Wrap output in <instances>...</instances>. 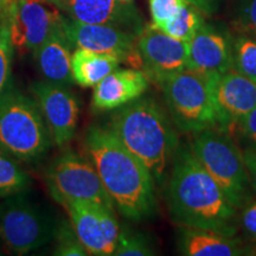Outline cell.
Here are the masks:
<instances>
[{
	"label": "cell",
	"mask_w": 256,
	"mask_h": 256,
	"mask_svg": "<svg viewBox=\"0 0 256 256\" xmlns=\"http://www.w3.org/2000/svg\"><path fill=\"white\" fill-rule=\"evenodd\" d=\"M10 2H11V0H0V12L6 8V6L10 4Z\"/></svg>",
	"instance_id": "cell-33"
},
{
	"label": "cell",
	"mask_w": 256,
	"mask_h": 256,
	"mask_svg": "<svg viewBox=\"0 0 256 256\" xmlns=\"http://www.w3.org/2000/svg\"><path fill=\"white\" fill-rule=\"evenodd\" d=\"M2 241H0V255H2Z\"/></svg>",
	"instance_id": "cell-35"
},
{
	"label": "cell",
	"mask_w": 256,
	"mask_h": 256,
	"mask_svg": "<svg viewBox=\"0 0 256 256\" xmlns=\"http://www.w3.org/2000/svg\"><path fill=\"white\" fill-rule=\"evenodd\" d=\"M86 150L119 212L132 220L151 217L156 206L154 178L110 128H89L86 134Z\"/></svg>",
	"instance_id": "cell-2"
},
{
	"label": "cell",
	"mask_w": 256,
	"mask_h": 256,
	"mask_svg": "<svg viewBox=\"0 0 256 256\" xmlns=\"http://www.w3.org/2000/svg\"><path fill=\"white\" fill-rule=\"evenodd\" d=\"M136 48L142 69L159 87L174 74L188 69V43L168 36L152 24L139 34Z\"/></svg>",
	"instance_id": "cell-11"
},
{
	"label": "cell",
	"mask_w": 256,
	"mask_h": 256,
	"mask_svg": "<svg viewBox=\"0 0 256 256\" xmlns=\"http://www.w3.org/2000/svg\"><path fill=\"white\" fill-rule=\"evenodd\" d=\"M60 222L28 190L0 200V241L14 255L28 254L54 241Z\"/></svg>",
	"instance_id": "cell-7"
},
{
	"label": "cell",
	"mask_w": 256,
	"mask_h": 256,
	"mask_svg": "<svg viewBox=\"0 0 256 256\" xmlns=\"http://www.w3.org/2000/svg\"><path fill=\"white\" fill-rule=\"evenodd\" d=\"M238 223L247 238L256 242V200H252L241 209Z\"/></svg>",
	"instance_id": "cell-29"
},
{
	"label": "cell",
	"mask_w": 256,
	"mask_h": 256,
	"mask_svg": "<svg viewBox=\"0 0 256 256\" xmlns=\"http://www.w3.org/2000/svg\"><path fill=\"white\" fill-rule=\"evenodd\" d=\"M185 4V0H148V8L152 17V25L160 28L174 18Z\"/></svg>",
	"instance_id": "cell-28"
},
{
	"label": "cell",
	"mask_w": 256,
	"mask_h": 256,
	"mask_svg": "<svg viewBox=\"0 0 256 256\" xmlns=\"http://www.w3.org/2000/svg\"><path fill=\"white\" fill-rule=\"evenodd\" d=\"M190 147L203 168L220 185L236 209L252 200V190L242 150L232 136L217 128L192 134Z\"/></svg>",
	"instance_id": "cell-6"
},
{
	"label": "cell",
	"mask_w": 256,
	"mask_h": 256,
	"mask_svg": "<svg viewBox=\"0 0 256 256\" xmlns=\"http://www.w3.org/2000/svg\"><path fill=\"white\" fill-rule=\"evenodd\" d=\"M51 144L49 128L37 102L8 86L0 95V151L18 162H37Z\"/></svg>",
	"instance_id": "cell-4"
},
{
	"label": "cell",
	"mask_w": 256,
	"mask_h": 256,
	"mask_svg": "<svg viewBox=\"0 0 256 256\" xmlns=\"http://www.w3.org/2000/svg\"><path fill=\"white\" fill-rule=\"evenodd\" d=\"M166 203L176 223L235 236L238 209L203 168L190 146L179 145L166 186Z\"/></svg>",
	"instance_id": "cell-1"
},
{
	"label": "cell",
	"mask_w": 256,
	"mask_h": 256,
	"mask_svg": "<svg viewBox=\"0 0 256 256\" xmlns=\"http://www.w3.org/2000/svg\"><path fill=\"white\" fill-rule=\"evenodd\" d=\"M46 183L51 197L60 206L86 202L115 208L92 162L72 151H64L50 162Z\"/></svg>",
	"instance_id": "cell-8"
},
{
	"label": "cell",
	"mask_w": 256,
	"mask_h": 256,
	"mask_svg": "<svg viewBox=\"0 0 256 256\" xmlns=\"http://www.w3.org/2000/svg\"><path fill=\"white\" fill-rule=\"evenodd\" d=\"M4 16L12 44L20 52H34L63 20L62 12L46 0H11Z\"/></svg>",
	"instance_id": "cell-9"
},
{
	"label": "cell",
	"mask_w": 256,
	"mask_h": 256,
	"mask_svg": "<svg viewBox=\"0 0 256 256\" xmlns=\"http://www.w3.org/2000/svg\"><path fill=\"white\" fill-rule=\"evenodd\" d=\"M72 48L60 26L34 51V62L44 81L63 86L74 84Z\"/></svg>",
	"instance_id": "cell-19"
},
{
	"label": "cell",
	"mask_w": 256,
	"mask_h": 256,
	"mask_svg": "<svg viewBox=\"0 0 256 256\" xmlns=\"http://www.w3.org/2000/svg\"><path fill=\"white\" fill-rule=\"evenodd\" d=\"M150 80L136 68L115 69L94 87L92 108L95 112L119 110L140 98L147 90Z\"/></svg>",
	"instance_id": "cell-17"
},
{
	"label": "cell",
	"mask_w": 256,
	"mask_h": 256,
	"mask_svg": "<svg viewBox=\"0 0 256 256\" xmlns=\"http://www.w3.org/2000/svg\"><path fill=\"white\" fill-rule=\"evenodd\" d=\"M188 68L211 74L229 72L232 69V43L204 23L188 42Z\"/></svg>",
	"instance_id": "cell-16"
},
{
	"label": "cell",
	"mask_w": 256,
	"mask_h": 256,
	"mask_svg": "<svg viewBox=\"0 0 256 256\" xmlns=\"http://www.w3.org/2000/svg\"><path fill=\"white\" fill-rule=\"evenodd\" d=\"M110 128L147 166L156 183H164L180 145L168 112L153 98L140 96L115 112Z\"/></svg>",
	"instance_id": "cell-3"
},
{
	"label": "cell",
	"mask_w": 256,
	"mask_h": 256,
	"mask_svg": "<svg viewBox=\"0 0 256 256\" xmlns=\"http://www.w3.org/2000/svg\"><path fill=\"white\" fill-rule=\"evenodd\" d=\"M214 95L218 130L228 134L256 107V83L235 69L217 74Z\"/></svg>",
	"instance_id": "cell-14"
},
{
	"label": "cell",
	"mask_w": 256,
	"mask_h": 256,
	"mask_svg": "<svg viewBox=\"0 0 256 256\" xmlns=\"http://www.w3.org/2000/svg\"><path fill=\"white\" fill-rule=\"evenodd\" d=\"M62 28L72 48H81L118 57L121 62L142 68L136 32L106 24H86L63 14Z\"/></svg>",
	"instance_id": "cell-10"
},
{
	"label": "cell",
	"mask_w": 256,
	"mask_h": 256,
	"mask_svg": "<svg viewBox=\"0 0 256 256\" xmlns=\"http://www.w3.org/2000/svg\"><path fill=\"white\" fill-rule=\"evenodd\" d=\"M63 206L89 255L114 254L120 226L113 208L86 202H70Z\"/></svg>",
	"instance_id": "cell-12"
},
{
	"label": "cell",
	"mask_w": 256,
	"mask_h": 256,
	"mask_svg": "<svg viewBox=\"0 0 256 256\" xmlns=\"http://www.w3.org/2000/svg\"><path fill=\"white\" fill-rule=\"evenodd\" d=\"M115 256H151L154 255L152 243L146 235L130 226L120 228Z\"/></svg>",
	"instance_id": "cell-24"
},
{
	"label": "cell",
	"mask_w": 256,
	"mask_h": 256,
	"mask_svg": "<svg viewBox=\"0 0 256 256\" xmlns=\"http://www.w3.org/2000/svg\"><path fill=\"white\" fill-rule=\"evenodd\" d=\"M203 24L204 19L202 17V12L188 2L179 10L178 14L174 18H171L164 25L156 28L176 40L188 43Z\"/></svg>",
	"instance_id": "cell-22"
},
{
	"label": "cell",
	"mask_w": 256,
	"mask_h": 256,
	"mask_svg": "<svg viewBox=\"0 0 256 256\" xmlns=\"http://www.w3.org/2000/svg\"><path fill=\"white\" fill-rule=\"evenodd\" d=\"M30 186L31 177L18 160L0 151V200Z\"/></svg>",
	"instance_id": "cell-21"
},
{
	"label": "cell",
	"mask_w": 256,
	"mask_h": 256,
	"mask_svg": "<svg viewBox=\"0 0 256 256\" xmlns=\"http://www.w3.org/2000/svg\"><path fill=\"white\" fill-rule=\"evenodd\" d=\"M31 92L40 106L52 142L66 147L75 136L78 122L80 102L69 86L49 81L36 82Z\"/></svg>",
	"instance_id": "cell-13"
},
{
	"label": "cell",
	"mask_w": 256,
	"mask_h": 256,
	"mask_svg": "<svg viewBox=\"0 0 256 256\" xmlns=\"http://www.w3.org/2000/svg\"><path fill=\"white\" fill-rule=\"evenodd\" d=\"M56 242L54 248V255L57 256H86L89 255L87 249L80 241L76 235L75 229L70 220H60L55 238Z\"/></svg>",
	"instance_id": "cell-25"
},
{
	"label": "cell",
	"mask_w": 256,
	"mask_h": 256,
	"mask_svg": "<svg viewBox=\"0 0 256 256\" xmlns=\"http://www.w3.org/2000/svg\"><path fill=\"white\" fill-rule=\"evenodd\" d=\"M232 69L256 83V40L241 34L232 42Z\"/></svg>",
	"instance_id": "cell-23"
},
{
	"label": "cell",
	"mask_w": 256,
	"mask_h": 256,
	"mask_svg": "<svg viewBox=\"0 0 256 256\" xmlns=\"http://www.w3.org/2000/svg\"><path fill=\"white\" fill-rule=\"evenodd\" d=\"M204 14H212L217 8V0H185Z\"/></svg>",
	"instance_id": "cell-32"
},
{
	"label": "cell",
	"mask_w": 256,
	"mask_h": 256,
	"mask_svg": "<svg viewBox=\"0 0 256 256\" xmlns=\"http://www.w3.org/2000/svg\"><path fill=\"white\" fill-rule=\"evenodd\" d=\"M120 2H126V4H130V2H132L133 0H120Z\"/></svg>",
	"instance_id": "cell-34"
},
{
	"label": "cell",
	"mask_w": 256,
	"mask_h": 256,
	"mask_svg": "<svg viewBox=\"0 0 256 256\" xmlns=\"http://www.w3.org/2000/svg\"><path fill=\"white\" fill-rule=\"evenodd\" d=\"M70 19L86 24L113 25L139 34L142 20L134 6L120 0H46Z\"/></svg>",
	"instance_id": "cell-15"
},
{
	"label": "cell",
	"mask_w": 256,
	"mask_h": 256,
	"mask_svg": "<svg viewBox=\"0 0 256 256\" xmlns=\"http://www.w3.org/2000/svg\"><path fill=\"white\" fill-rule=\"evenodd\" d=\"M14 51V46L12 44L11 34L2 10L0 12V95L8 87Z\"/></svg>",
	"instance_id": "cell-26"
},
{
	"label": "cell",
	"mask_w": 256,
	"mask_h": 256,
	"mask_svg": "<svg viewBox=\"0 0 256 256\" xmlns=\"http://www.w3.org/2000/svg\"><path fill=\"white\" fill-rule=\"evenodd\" d=\"M121 60L113 55L76 48L72 56L74 83L83 88L95 87L106 76L119 68Z\"/></svg>",
	"instance_id": "cell-20"
},
{
	"label": "cell",
	"mask_w": 256,
	"mask_h": 256,
	"mask_svg": "<svg viewBox=\"0 0 256 256\" xmlns=\"http://www.w3.org/2000/svg\"><path fill=\"white\" fill-rule=\"evenodd\" d=\"M232 25L241 34L256 40V0H240Z\"/></svg>",
	"instance_id": "cell-27"
},
{
	"label": "cell",
	"mask_w": 256,
	"mask_h": 256,
	"mask_svg": "<svg viewBox=\"0 0 256 256\" xmlns=\"http://www.w3.org/2000/svg\"><path fill=\"white\" fill-rule=\"evenodd\" d=\"M238 127L243 138L248 140L252 146H256V107L243 118Z\"/></svg>",
	"instance_id": "cell-30"
},
{
	"label": "cell",
	"mask_w": 256,
	"mask_h": 256,
	"mask_svg": "<svg viewBox=\"0 0 256 256\" xmlns=\"http://www.w3.org/2000/svg\"><path fill=\"white\" fill-rule=\"evenodd\" d=\"M243 160L254 192H256V146L246 147L242 151Z\"/></svg>",
	"instance_id": "cell-31"
},
{
	"label": "cell",
	"mask_w": 256,
	"mask_h": 256,
	"mask_svg": "<svg viewBox=\"0 0 256 256\" xmlns=\"http://www.w3.org/2000/svg\"><path fill=\"white\" fill-rule=\"evenodd\" d=\"M178 249L186 256H238L250 255L252 248L246 247L241 238L214 230L180 226Z\"/></svg>",
	"instance_id": "cell-18"
},
{
	"label": "cell",
	"mask_w": 256,
	"mask_h": 256,
	"mask_svg": "<svg viewBox=\"0 0 256 256\" xmlns=\"http://www.w3.org/2000/svg\"><path fill=\"white\" fill-rule=\"evenodd\" d=\"M216 76L188 68L160 86L170 118L180 132L196 134L210 128L218 130L214 95Z\"/></svg>",
	"instance_id": "cell-5"
}]
</instances>
